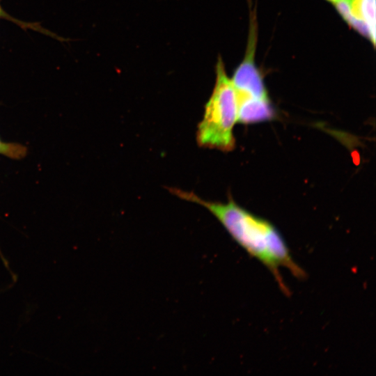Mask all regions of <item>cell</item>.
Segmentation results:
<instances>
[{"instance_id": "7", "label": "cell", "mask_w": 376, "mask_h": 376, "mask_svg": "<svg viewBox=\"0 0 376 376\" xmlns=\"http://www.w3.org/2000/svg\"><path fill=\"white\" fill-rule=\"evenodd\" d=\"M0 255H1V252H0Z\"/></svg>"}, {"instance_id": "1", "label": "cell", "mask_w": 376, "mask_h": 376, "mask_svg": "<svg viewBox=\"0 0 376 376\" xmlns=\"http://www.w3.org/2000/svg\"><path fill=\"white\" fill-rule=\"evenodd\" d=\"M169 191L182 200L206 208L242 249L271 272L285 295L290 291L282 279L281 268L288 269L297 279L305 277V272L294 260L279 230L269 221L239 205L232 197L222 203L205 200L193 191L178 188L170 187Z\"/></svg>"}, {"instance_id": "3", "label": "cell", "mask_w": 376, "mask_h": 376, "mask_svg": "<svg viewBox=\"0 0 376 376\" xmlns=\"http://www.w3.org/2000/svg\"><path fill=\"white\" fill-rule=\"evenodd\" d=\"M257 36L256 15L253 10L250 13L245 55L230 78L237 98V122L244 125L269 121L276 117L275 108L255 62Z\"/></svg>"}, {"instance_id": "4", "label": "cell", "mask_w": 376, "mask_h": 376, "mask_svg": "<svg viewBox=\"0 0 376 376\" xmlns=\"http://www.w3.org/2000/svg\"><path fill=\"white\" fill-rule=\"evenodd\" d=\"M334 4L348 25L375 46V0H336Z\"/></svg>"}, {"instance_id": "5", "label": "cell", "mask_w": 376, "mask_h": 376, "mask_svg": "<svg viewBox=\"0 0 376 376\" xmlns=\"http://www.w3.org/2000/svg\"><path fill=\"white\" fill-rule=\"evenodd\" d=\"M22 150H23V148H19V146H16L13 144L4 143L0 141V153L16 157L24 152L21 151Z\"/></svg>"}, {"instance_id": "2", "label": "cell", "mask_w": 376, "mask_h": 376, "mask_svg": "<svg viewBox=\"0 0 376 376\" xmlns=\"http://www.w3.org/2000/svg\"><path fill=\"white\" fill-rule=\"evenodd\" d=\"M216 80L196 131L200 147L230 152L235 148L233 134L237 122V98L221 57L216 64Z\"/></svg>"}, {"instance_id": "6", "label": "cell", "mask_w": 376, "mask_h": 376, "mask_svg": "<svg viewBox=\"0 0 376 376\" xmlns=\"http://www.w3.org/2000/svg\"><path fill=\"white\" fill-rule=\"evenodd\" d=\"M327 1H330L331 3H334L336 0H327Z\"/></svg>"}]
</instances>
